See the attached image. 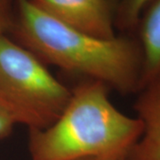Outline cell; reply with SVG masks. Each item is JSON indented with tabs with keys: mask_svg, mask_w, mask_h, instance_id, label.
I'll return each instance as SVG.
<instances>
[{
	"mask_svg": "<svg viewBox=\"0 0 160 160\" xmlns=\"http://www.w3.org/2000/svg\"><path fill=\"white\" fill-rule=\"evenodd\" d=\"M133 109L143 129L126 160H160V75L138 92Z\"/></svg>",
	"mask_w": 160,
	"mask_h": 160,
	"instance_id": "cell-5",
	"label": "cell"
},
{
	"mask_svg": "<svg viewBox=\"0 0 160 160\" xmlns=\"http://www.w3.org/2000/svg\"><path fill=\"white\" fill-rule=\"evenodd\" d=\"M8 36L45 64L102 82L122 94L140 91L142 55L135 38L86 35L52 19L29 0H17Z\"/></svg>",
	"mask_w": 160,
	"mask_h": 160,
	"instance_id": "cell-1",
	"label": "cell"
},
{
	"mask_svg": "<svg viewBox=\"0 0 160 160\" xmlns=\"http://www.w3.org/2000/svg\"><path fill=\"white\" fill-rule=\"evenodd\" d=\"M0 95L19 124L45 129L62 113L71 90L32 52L4 35L0 36Z\"/></svg>",
	"mask_w": 160,
	"mask_h": 160,
	"instance_id": "cell-3",
	"label": "cell"
},
{
	"mask_svg": "<svg viewBox=\"0 0 160 160\" xmlns=\"http://www.w3.org/2000/svg\"><path fill=\"white\" fill-rule=\"evenodd\" d=\"M109 1H111V2H112V0H109Z\"/></svg>",
	"mask_w": 160,
	"mask_h": 160,
	"instance_id": "cell-11",
	"label": "cell"
},
{
	"mask_svg": "<svg viewBox=\"0 0 160 160\" xmlns=\"http://www.w3.org/2000/svg\"><path fill=\"white\" fill-rule=\"evenodd\" d=\"M108 89L92 79L75 86L54 123L45 129H29L31 160H126L142 136V124L117 109Z\"/></svg>",
	"mask_w": 160,
	"mask_h": 160,
	"instance_id": "cell-2",
	"label": "cell"
},
{
	"mask_svg": "<svg viewBox=\"0 0 160 160\" xmlns=\"http://www.w3.org/2000/svg\"><path fill=\"white\" fill-rule=\"evenodd\" d=\"M135 30L142 55L141 88L160 75V0H150Z\"/></svg>",
	"mask_w": 160,
	"mask_h": 160,
	"instance_id": "cell-6",
	"label": "cell"
},
{
	"mask_svg": "<svg viewBox=\"0 0 160 160\" xmlns=\"http://www.w3.org/2000/svg\"><path fill=\"white\" fill-rule=\"evenodd\" d=\"M38 10L70 29L101 39H112L115 11L109 0H29Z\"/></svg>",
	"mask_w": 160,
	"mask_h": 160,
	"instance_id": "cell-4",
	"label": "cell"
},
{
	"mask_svg": "<svg viewBox=\"0 0 160 160\" xmlns=\"http://www.w3.org/2000/svg\"><path fill=\"white\" fill-rule=\"evenodd\" d=\"M17 0H0V36L8 35L13 25Z\"/></svg>",
	"mask_w": 160,
	"mask_h": 160,
	"instance_id": "cell-9",
	"label": "cell"
},
{
	"mask_svg": "<svg viewBox=\"0 0 160 160\" xmlns=\"http://www.w3.org/2000/svg\"><path fill=\"white\" fill-rule=\"evenodd\" d=\"M16 125H19L16 115L0 95V140L9 136Z\"/></svg>",
	"mask_w": 160,
	"mask_h": 160,
	"instance_id": "cell-8",
	"label": "cell"
},
{
	"mask_svg": "<svg viewBox=\"0 0 160 160\" xmlns=\"http://www.w3.org/2000/svg\"><path fill=\"white\" fill-rule=\"evenodd\" d=\"M79 160H113V159H106V158H85V159Z\"/></svg>",
	"mask_w": 160,
	"mask_h": 160,
	"instance_id": "cell-10",
	"label": "cell"
},
{
	"mask_svg": "<svg viewBox=\"0 0 160 160\" xmlns=\"http://www.w3.org/2000/svg\"><path fill=\"white\" fill-rule=\"evenodd\" d=\"M150 0H118L115 10V26L123 31H133L143 9Z\"/></svg>",
	"mask_w": 160,
	"mask_h": 160,
	"instance_id": "cell-7",
	"label": "cell"
}]
</instances>
